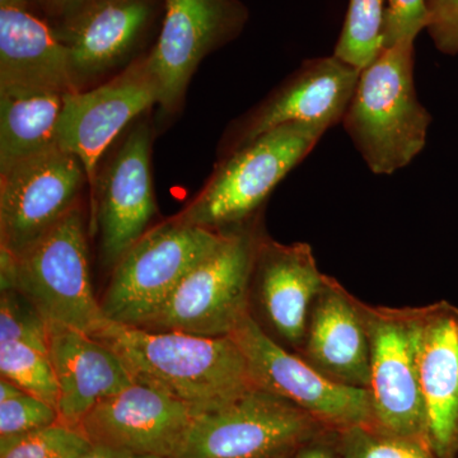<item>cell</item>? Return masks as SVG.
Listing matches in <instances>:
<instances>
[{"instance_id": "obj_1", "label": "cell", "mask_w": 458, "mask_h": 458, "mask_svg": "<svg viewBox=\"0 0 458 458\" xmlns=\"http://www.w3.org/2000/svg\"><path fill=\"white\" fill-rule=\"evenodd\" d=\"M93 337L116 352L135 382L170 394L194 415L221 409L258 387L231 336L149 331L108 321Z\"/></svg>"}, {"instance_id": "obj_2", "label": "cell", "mask_w": 458, "mask_h": 458, "mask_svg": "<svg viewBox=\"0 0 458 458\" xmlns=\"http://www.w3.org/2000/svg\"><path fill=\"white\" fill-rule=\"evenodd\" d=\"M415 42L385 47L360 72L343 126L375 174L411 164L427 144L432 116L415 89Z\"/></svg>"}, {"instance_id": "obj_3", "label": "cell", "mask_w": 458, "mask_h": 458, "mask_svg": "<svg viewBox=\"0 0 458 458\" xmlns=\"http://www.w3.org/2000/svg\"><path fill=\"white\" fill-rule=\"evenodd\" d=\"M0 282L2 291L25 295L47 325L95 336L108 324L93 293L81 207L20 258L0 250Z\"/></svg>"}, {"instance_id": "obj_4", "label": "cell", "mask_w": 458, "mask_h": 458, "mask_svg": "<svg viewBox=\"0 0 458 458\" xmlns=\"http://www.w3.org/2000/svg\"><path fill=\"white\" fill-rule=\"evenodd\" d=\"M327 131L318 123H294L265 132L227 155L197 199L174 218L216 231L252 221L274 189Z\"/></svg>"}, {"instance_id": "obj_5", "label": "cell", "mask_w": 458, "mask_h": 458, "mask_svg": "<svg viewBox=\"0 0 458 458\" xmlns=\"http://www.w3.org/2000/svg\"><path fill=\"white\" fill-rule=\"evenodd\" d=\"M262 234L256 218L227 229L221 245L190 271L140 327L208 337L231 335L250 313V283Z\"/></svg>"}, {"instance_id": "obj_6", "label": "cell", "mask_w": 458, "mask_h": 458, "mask_svg": "<svg viewBox=\"0 0 458 458\" xmlns=\"http://www.w3.org/2000/svg\"><path fill=\"white\" fill-rule=\"evenodd\" d=\"M225 232L176 218L149 229L114 265L99 300L105 318L141 327L190 271L221 245Z\"/></svg>"}, {"instance_id": "obj_7", "label": "cell", "mask_w": 458, "mask_h": 458, "mask_svg": "<svg viewBox=\"0 0 458 458\" xmlns=\"http://www.w3.org/2000/svg\"><path fill=\"white\" fill-rule=\"evenodd\" d=\"M325 429L291 401L255 387L221 409L195 415L171 458H269L292 454Z\"/></svg>"}, {"instance_id": "obj_8", "label": "cell", "mask_w": 458, "mask_h": 458, "mask_svg": "<svg viewBox=\"0 0 458 458\" xmlns=\"http://www.w3.org/2000/svg\"><path fill=\"white\" fill-rule=\"evenodd\" d=\"M369 336V394L373 426L428 441L419 385L417 307L370 306L360 301Z\"/></svg>"}, {"instance_id": "obj_9", "label": "cell", "mask_w": 458, "mask_h": 458, "mask_svg": "<svg viewBox=\"0 0 458 458\" xmlns=\"http://www.w3.org/2000/svg\"><path fill=\"white\" fill-rule=\"evenodd\" d=\"M229 336L245 355L258 387L291 401L328 429L373 426L369 390L331 381L297 352L274 342L250 313Z\"/></svg>"}, {"instance_id": "obj_10", "label": "cell", "mask_w": 458, "mask_h": 458, "mask_svg": "<svg viewBox=\"0 0 458 458\" xmlns=\"http://www.w3.org/2000/svg\"><path fill=\"white\" fill-rule=\"evenodd\" d=\"M87 183L80 159L60 147L0 174V250L20 258L80 207Z\"/></svg>"}, {"instance_id": "obj_11", "label": "cell", "mask_w": 458, "mask_h": 458, "mask_svg": "<svg viewBox=\"0 0 458 458\" xmlns=\"http://www.w3.org/2000/svg\"><path fill=\"white\" fill-rule=\"evenodd\" d=\"M247 20L240 0H164L161 32L146 57L165 113L179 108L201 60L236 38Z\"/></svg>"}, {"instance_id": "obj_12", "label": "cell", "mask_w": 458, "mask_h": 458, "mask_svg": "<svg viewBox=\"0 0 458 458\" xmlns=\"http://www.w3.org/2000/svg\"><path fill=\"white\" fill-rule=\"evenodd\" d=\"M158 99V84L146 56L96 89L66 93L57 146L83 165L90 200L98 185V164L107 148Z\"/></svg>"}, {"instance_id": "obj_13", "label": "cell", "mask_w": 458, "mask_h": 458, "mask_svg": "<svg viewBox=\"0 0 458 458\" xmlns=\"http://www.w3.org/2000/svg\"><path fill=\"white\" fill-rule=\"evenodd\" d=\"M324 279L309 243L285 245L262 234L250 283V315L274 342L298 354Z\"/></svg>"}, {"instance_id": "obj_14", "label": "cell", "mask_w": 458, "mask_h": 458, "mask_svg": "<svg viewBox=\"0 0 458 458\" xmlns=\"http://www.w3.org/2000/svg\"><path fill=\"white\" fill-rule=\"evenodd\" d=\"M150 129H132L102 174L90 204L104 264L113 270L123 254L148 232L157 212L150 171Z\"/></svg>"}, {"instance_id": "obj_15", "label": "cell", "mask_w": 458, "mask_h": 458, "mask_svg": "<svg viewBox=\"0 0 458 458\" xmlns=\"http://www.w3.org/2000/svg\"><path fill=\"white\" fill-rule=\"evenodd\" d=\"M360 75V71L335 55L306 60L236 123L229 132L228 155L286 123H318L330 129L342 123Z\"/></svg>"}, {"instance_id": "obj_16", "label": "cell", "mask_w": 458, "mask_h": 458, "mask_svg": "<svg viewBox=\"0 0 458 458\" xmlns=\"http://www.w3.org/2000/svg\"><path fill=\"white\" fill-rule=\"evenodd\" d=\"M194 417L181 401L135 382L98 403L78 429L93 445L140 456L171 458Z\"/></svg>"}, {"instance_id": "obj_17", "label": "cell", "mask_w": 458, "mask_h": 458, "mask_svg": "<svg viewBox=\"0 0 458 458\" xmlns=\"http://www.w3.org/2000/svg\"><path fill=\"white\" fill-rule=\"evenodd\" d=\"M419 385L428 441L439 458H458V306L417 307Z\"/></svg>"}, {"instance_id": "obj_18", "label": "cell", "mask_w": 458, "mask_h": 458, "mask_svg": "<svg viewBox=\"0 0 458 458\" xmlns=\"http://www.w3.org/2000/svg\"><path fill=\"white\" fill-rule=\"evenodd\" d=\"M161 0H89L62 22L78 90L131 55L155 21Z\"/></svg>"}, {"instance_id": "obj_19", "label": "cell", "mask_w": 458, "mask_h": 458, "mask_svg": "<svg viewBox=\"0 0 458 458\" xmlns=\"http://www.w3.org/2000/svg\"><path fill=\"white\" fill-rule=\"evenodd\" d=\"M298 355L336 384L369 387V336L360 300L325 276L307 321Z\"/></svg>"}, {"instance_id": "obj_20", "label": "cell", "mask_w": 458, "mask_h": 458, "mask_svg": "<svg viewBox=\"0 0 458 458\" xmlns=\"http://www.w3.org/2000/svg\"><path fill=\"white\" fill-rule=\"evenodd\" d=\"M49 327L51 363L59 399V423L78 428L83 418L107 397L135 384L113 349L74 328Z\"/></svg>"}, {"instance_id": "obj_21", "label": "cell", "mask_w": 458, "mask_h": 458, "mask_svg": "<svg viewBox=\"0 0 458 458\" xmlns=\"http://www.w3.org/2000/svg\"><path fill=\"white\" fill-rule=\"evenodd\" d=\"M77 92L68 47L33 11L0 8V87Z\"/></svg>"}, {"instance_id": "obj_22", "label": "cell", "mask_w": 458, "mask_h": 458, "mask_svg": "<svg viewBox=\"0 0 458 458\" xmlns=\"http://www.w3.org/2000/svg\"><path fill=\"white\" fill-rule=\"evenodd\" d=\"M0 376L57 410L59 390L49 349V327L20 292L0 297Z\"/></svg>"}, {"instance_id": "obj_23", "label": "cell", "mask_w": 458, "mask_h": 458, "mask_svg": "<svg viewBox=\"0 0 458 458\" xmlns=\"http://www.w3.org/2000/svg\"><path fill=\"white\" fill-rule=\"evenodd\" d=\"M66 93L0 87V174L57 146Z\"/></svg>"}, {"instance_id": "obj_24", "label": "cell", "mask_w": 458, "mask_h": 458, "mask_svg": "<svg viewBox=\"0 0 458 458\" xmlns=\"http://www.w3.org/2000/svg\"><path fill=\"white\" fill-rule=\"evenodd\" d=\"M386 0H349L334 55L363 71L385 49Z\"/></svg>"}, {"instance_id": "obj_25", "label": "cell", "mask_w": 458, "mask_h": 458, "mask_svg": "<svg viewBox=\"0 0 458 458\" xmlns=\"http://www.w3.org/2000/svg\"><path fill=\"white\" fill-rule=\"evenodd\" d=\"M92 443L78 428L62 423L0 439V458H78Z\"/></svg>"}, {"instance_id": "obj_26", "label": "cell", "mask_w": 458, "mask_h": 458, "mask_svg": "<svg viewBox=\"0 0 458 458\" xmlns=\"http://www.w3.org/2000/svg\"><path fill=\"white\" fill-rule=\"evenodd\" d=\"M343 458H439L429 443L394 436L375 426H358L340 432Z\"/></svg>"}, {"instance_id": "obj_27", "label": "cell", "mask_w": 458, "mask_h": 458, "mask_svg": "<svg viewBox=\"0 0 458 458\" xmlns=\"http://www.w3.org/2000/svg\"><path fill=\"white\" fill-rule=\"evenodd\" d=\"M59 423L57 410L0 378V439L23 436Z\"/></svg>"}, {"instance_id": "obj_28", "label": "cell", "mask_w": 458, "mask_h": 458, "mask_svg": "<svg viewBox=\"0 0 458 458\" xmlns=\"http://www.w3.org/2000/svg\"><path fill=\"white\" fill-rule=\"evenodd\" d=\"M427 0H387L385 16V47L415 42L426 30Z\"/></svg>"}, {"instance_id": "obj_29", "label": "cell", "mask_w": 458, "mask_h": 458, "mask_svg": "<svg viewBox=\"0 0 458 458\" xmlns=\"http://www.w3.org/2000/svg\"><path fill=\"white\" fill-rule=\"evenodd\" d=\"M426 30L445 55H458V0H427Z\"/></svg>"}, {"instance_id": "obj_30", "label": "cell", "mask_w": 458, "mask_h": 458, "mask_svg": "<svg viewBox=\"0 0 458 458\" xmlns=\"http://www.w3.org/2000/svg\"><path fill=\"white\" fill-rule=\"evenodd\" d=\"M333 429H325L324 432L313 437L310 441L302 443L292 454V458H343L340 450V432L337 430L333 443L328 442Z\"/></svg>"}, {"instance_id": "obj_31", "label": "cell", "mask_w": 458, "mask_h": 458, "mask_svg": "<svg viewBox=\"0 0 458 458\" xmlns=\"http://www.w3.org/2000/svg\"><path fill=\"white\" fill-rule=\"evenodd\" d=\"M89 0H40L42 5L54 16L60 18L62 22L74 16Z\"/></svg>"}, {"instance_id": "obj_32", "label": "cell", "mask_w": 458, "mask_h": 458, "mask_svg": "<svg viewBox=\"0 0 458 458\" xmlns=\"http://www.w3.org/2000/svg\"><path fill=\"white\" fill-rule=\"evenodd\" d=\"M78 458H159L152 456H140V454H129V452L113 450L104 445H93L86 454Z\"/></svg>"}, {"instance_id": "obj_33", "label": "cell", "mask_w": 458, "mask_h": 458, "mask_svg": "<svg viewBox=\"0 0 458 458\" xmlns=\"http://www.w3.org/2000/svg\"><path fill=\"white\" fill-rule=\"evenodd\" d=\"M33 3H35V0H0V8L32 11Z\"/></svg>"}, {"instance_id": "obj_34", "label": "cell", "mask_w": 458, "mask_h": 458, "mask_svg": "<svg viewBox=\"0 0 458 458\" xmlns=\"http://www.w3.org/2000/svg\"><path fill=\"white\" fill-rule=\"evenodd\" d=\"M293 454V452H292ZM292 454H276V456L269 457V458H292Z\"/></svg>"}]
</instances>
